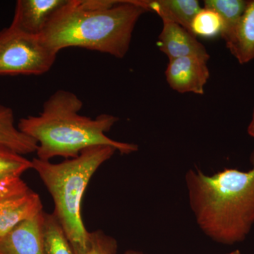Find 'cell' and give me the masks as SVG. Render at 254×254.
Here are the masks:
<instances>
[{"label": "cell", "mask_w": 254, "mask_h": 254, "mask_svg": "<svg viewBox=\"0 0 254 254\" xmlns=\"http://www.w3.org/2000/svg\"><path fill=\"white\" fill-rule=\"evenodd\" d=\"M147 11H153L163 21L177 23L190 32L195 15L201 9L197 0H135Z\"/></svg>", "instance_id": "cell-12"}, {"label": "cell", "mask_w": 254, "mask_h": 254, "mask_svg": "<svg viewBox=\"0 0 254 254\" xmlns=\"http://www.w3.org/2000/svg\"><path fill=\"white\" fill-rule=\"evenodd\" d=\"M43 212L0 238V254H44L42 242Z\"/></svg>", "instance_id": "cell-10"}, {"label": "cell", "mask_w": 254, "mask_h": 254, "mask_svg": "<svg viewBox=\"0 0 254 254\" xmlns=\"http://www.w3.org/2000/svg\"><path fill=\"white\" fill-rule=\"evenodd\" d=\"M30 169H32L31 160L8 147L0 145V182L20 178Z\"/></svg>", "instance_id": "cell-16"}, {"label": "cell", "mask_w": 254, "mask_h": 254, "mask_svg": "<svg viewBox=\"0 0 254 254\" xmlns=\"http://www.w3.org/2000/svg\"><path fill=\"white\" fill-rule=\"evenodd\" d=\"M83 102L72 92L58 90L43 105L39 115L18 122V128L38 143L37 158L50 161L56 157L76 158L83 150L98 145L113 147L123 155L138 151L135 143L107 136L119 120L109 114L93 119L80 114Z\"/></svg>", "instance_id": "cell-2"}, {"label": "cell", "mask_w": 254, "mask_h": 254, "mask_svg": "<svg viewBox=\"0 0 254 254\" xmlns=\"http://www.w3.org/2000/svg\"><path fill=\"white\" fill-rule=\"evenodd\" d=\"M30 190L22 179L14 178L0 182V199L11 195L25 193Z\"/></svg>", "instance_id": "cell-19"}, {"label": "cell", "mask_w": 254, "mask_h": 254, "mask_svg": "<svg viewBox=\"0 0 254 254\" xmlns=\"http://www.w3.org/2000/svg\"><path fill=\"white\" fill-rule=\"evenodd\" d=\"M229 254H241V252L239 250H235L234 251V252H231V253H230Z\"/></svg>", "instance_id": "cell-22"}, {"label": "cell", "mask_w": 254, "mask_h": 254, "mask_svg": "<svg viewBox=\"0 0 254 254\" xmlns=\"http://www.w3.org/2000/svg\"><path fill=\"white\" fill-rule=\"evenodd\" d=\"M118 247L113 237L98 230L90 232L88 250L84 254H117Z\"/></svg>", "instance_id": "cell-18"}, {"label": "cell", "mask_w": 254, "mask_h": 254, "mask_svg": "<svg viewBox=\"0 0 254 254\" xmlns=\"http://www.w3.org/2000/svg\"><path fill=\"white\" fill-rule=\"evenodd\" d=\"M146 12L135 0H67L39 37L58 54L79 48L123 59L137 22Z\"/></svg>", "instance_id": "cell-1"}, {"label": "cell", "mask_w": 254, "mask_h": 254, "mask_svg": "<svg viewBox=\"0 0 254 254\" xmlns=\"http://www.w3.org/2000/svg\"><path fill=\"white\" fill-rule=\"evenodd\" d=\"M223 39L227 49L242 64L254 60V0L248 1L238 22Z\"/></svg>", "instance_id": "cell-11"}, {"label": "cell", "mask_w": 254, "mask_h": 254, "mask_svg": "<svg viewBox=\"0 0 254 254\" xmlns=\"http://www.w3.org/2000/svg\"><path fill=\"white\" fill-rule=\"evenodd\" d=\"M43 210L41 197L31 190L0 199V238Z\"/></svg>", "instance_id": "cell-9"}, {"label": "cell", "mask_w": 254, "mask_h": 254, "mask_svg": "<svg viewBox=\"0 0 254 254\" xmlns=\"http://www.w3.org/2000/svg\"><path fill=\"white\" fill-rule=\"evenodd\" d=\"M58 55L39 36L13 25L0 31V76H41L51 69Z\"/></svg>", "instance_id": "cell-5"}, {"label": "cell", "mask_w": 254, "mask_h": 254, "mask_svg": "<svg viewBox=\"0 0 254 254\" xmlns=\"http://www.w3.org/2000/svg\"><path fill=\"white\" fill-rule=\"evenodd\" d=\"M116 151L113 147L98 145L60 163L38 158L31 160L32 169L53 197V213L63 227L74 254H84L88 250L90 232L87 231L81 214L85 190L95 172Z\"/></svg>", "instance_id": "cell-4"}, {"label": "cell", "mask_w": 254, "mask_h": 254, "mask_svg": "<svg viewBox=\"0 0 254 254\" xmlns=\"http://www.w3.org/2000/svg\"><path fill=\"white\" fill-rule=\"evenodd\" d=\"M41 231L44 254H74L63 227L54 214L43 212Z\"/></svg>", "instance_id": "cell-14"}, {"label": "cell", "mask_w": 254, "mask_h": 254, "mask_svg": "<svg viewBox=\"0 0 254 254\" xmlns=\"http://www.w3.org/2000/svg\"><path fill=\"white\" fill-rule=\"evenodd\" d=\"M0 145L8 147L21 155L35 153L38 143L15 126L12 109L0 104Z\"/></svg>", "instance_id": "cell-13"}, {"label": "cell", "mask_w": 254, "mask_h": 254, "mask_svg": "<svg viewBox=\"0 0 254 254\" xmlns=\"http://www.w3.org/2000/svg\"><path fill=\"white\" fill-rule=\"evenodd\" d=\"M208 60L198 57H186L169 60L165 71L167 83L180 93L203 95L210 78Z\"/></svg>", "instance_id": "cell-6"}, {"label": "cell", "mask_w": 254, "mask_h": 254, "mask_svg": "<svg viewBox=\"0 0 254 254\" xmlns=\"http://www.w3.org/2000/svg\"><path fill=\"white\" fill-rule=\"evenodd\" d=\"M67 0H18L11 24L25 33L40 36L55 13Z\"/></svg>", "instance_id": "cell-7"}, {"label": "cell", "mask_w": 254, "mask_h": 254, "mask_svg": "<svg viewBox=\"0 0 254 254\" xmlns=\"http://www.w3.org/2000/svg\"><path fill=\"white\" fill-rule=\"evenodd\" d=\"M161 33L158 36V46L169 60L186 57H198L210 59L205 46L194 35L185 28L170 21H163Z\"/></svg>", "instance_id": "cell-8"}, {"label": "cell", "mask_w": 254, "mask_h": 254, "mask_svg": "<svg viewBox=\"0 0 254 254\" xmlns=\"http://www.w3.org/2000/svg\"><path fill=\"white\" fill-rule=\"evenodd\" d=\"M249 1L245 0H205L204 7L216 11L223 21L222 38L229 33L238 22L245 12Z\"/></svg>", "instance_id": "cell-15"}, {"label": "cell", "mask_w": 254, "mask_h": 254, "mask_svg": "<svg viewBox=\"0 0 254 254\" xmlns=\"http://www.w3.org/2000/svg\"><path fill=\"white\" fill-rule=\"evenodd\" d=\"M248 133L251 136L253 137L254 138V109L253 111V115H252V120L248 127Z\"/></svg>", "instance_id": "cell-20"}, {"label": "cell", "mask_w": 254, "mask_h": 254, "mask_svg": "<svg viewBox=\"0 0 254 254\" xmlns=\"http://www.w3.org/2000/svg\"><path fill=\"white\" fill-rule=\"evenodd\" d=\"M248 171L227 168L207 175L198 169L185 180L190 208L205 235L224 245L245 240L254 225V151Z\"/></svg>", "instance_id": "cell-3"}, {"label": "cell", "mask_w": 254, "mask_h": 254, "mask_svg": "<svg viewBox=\"0 0 254 254\" xmlns=\"http://www.w3.org/2000/svg\"><path fill=\"white\" fill-rule=\"evenodd\" d=\"M125 254H145L143 252H137V251L128 250L125 252Z\"/></svg>", "instance_id": "cell-21"}, {"label": "cell", "mask_w": 254, "mask_h": 254, "mask_svg": "<svg viewBox=\"0 0 254 254\" xmlns=\"http://www.w3.org/2000/svg\"><path fill=\"white\" fill-rule=\"evenodd\" d=\"M223 21L220 15L208 8H201L190 25V33L195 37L210 38L221 36Z\"/></svg>", "instance_id": "cell-17"}]
</instances>
